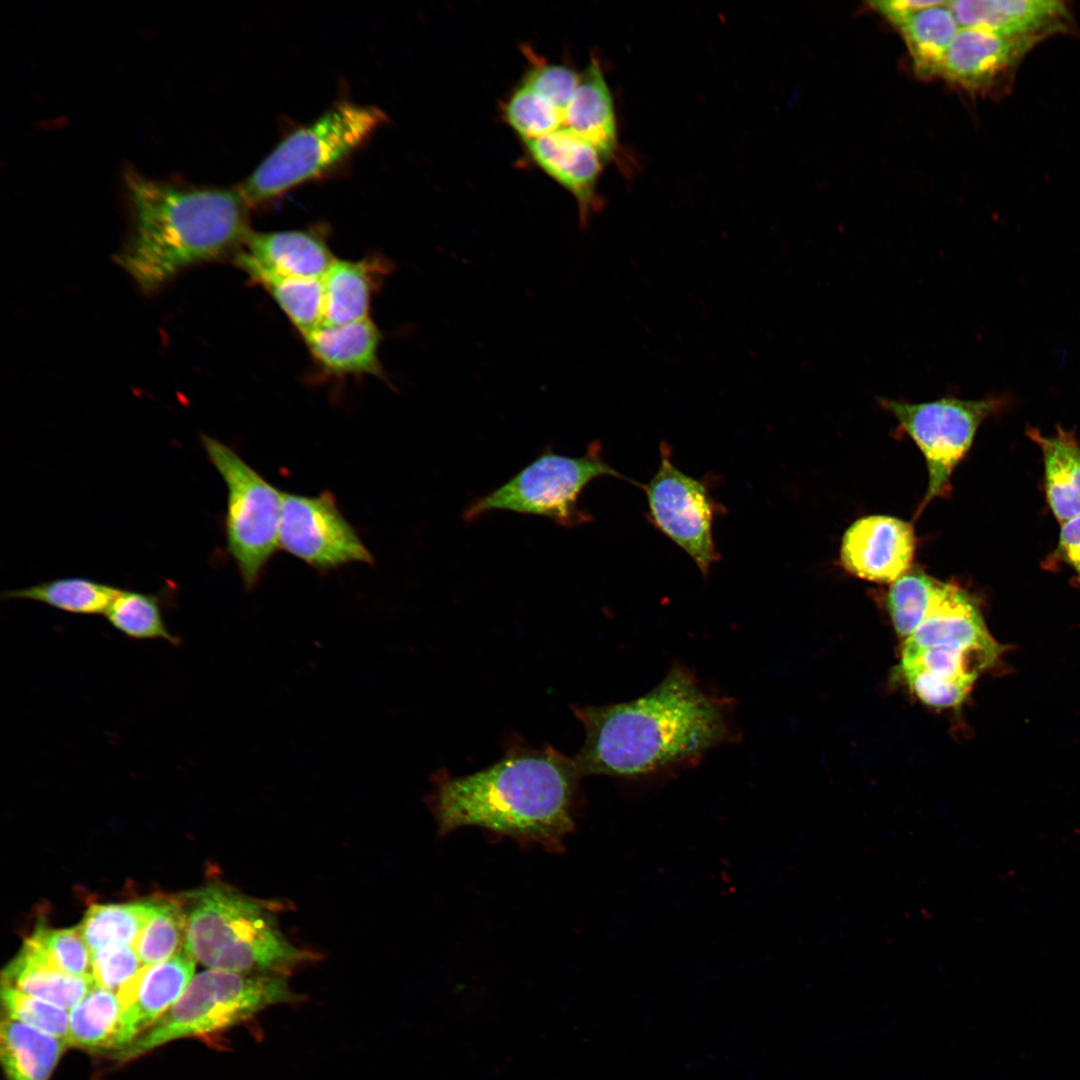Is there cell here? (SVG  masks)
<instances>
[{"instance_id":"cell-11","label":"cell","mask_w":1080,"mask_h":1080,"mask_svg":"<svg viewBox=\"0 0 1080 1080\" xmlns=\"http://www.w3.org/2000/svg\"><path fill=\"white\" fill-rule=\"evenodd\" d=\"M279 548L319 571L374 559L329 491L283 495Z\"/></svg>"},{"instance_id":"cell-21","label":"cell","mask_w":1080,"mask_h":1080,"mask_svg":"<svg viewBox=\"0 0 1080 1080\" xmlns=\"http://www.w3.org/2000/svg\"><path fill=\"white\" fill-rule=\"evenodd\" d=\"M560 128L594 146L605 161L615 156L618 134L613 97L594 57L581 72L580 82L563 111Z\"/></svg>"},{"instance_id":"cell-12","label":"cell","mask_w":1080,"mask_h":1080,"mask_svg":"<svg viewBox=\"0 0 1080 1080\" xmlns=\"http://www.w3.org/2000/svg\"><path fill=\"white\" fill-rule=\"evenodd\" d=\"M916 549L913 526L888 515L854 521L840 544V563L851 575L876 583H892L911 569Z\"/></svg>"},{"instance_id":"cell-15","label":"cell","mask_w":1080,"mask_h":1080,"mask_svg":"<svg viewBox=\"0 0 1080 1080\" xmlns=\"http://www.w3.org/2000/svg\"><path fill=\"white\" fill-rule=\"evenodd\" d=\"M195 965V958L184 948L166 961L143 966L119 988L116 994L122 1006L120 1049L147 1030L181 997L193 978Z\"/></svg>"},{"instance_id":"cell-34","label":"cell","mask_w":1080,"mask_h":1080,"mask_svg":"<svg viewBox=\"0 0 1080 1080\" xmlns=\"http://www.w3.org/2000/svg\"><path fill=\"white\" fill-rule=\"evenodd\" d=\"M563 112L520 82L503 105V118L523 142L559 129Z\"/></svg>"},{"instance_id":"cell-6","label":"cell","mask_w":1080,"mask_h":1080,"mask_svg":"<svg viewBox=\"0 0 1080 1080\" xmlns=\"http://www.w3.org/2000/svg\"><path fill=\"white\" fill-rule=\"evenodd\" d=\"M386 120L376 106L339 102L285 137L237 187L250 207L268 203L343 163Z\"/></svg>"},{"instance_id":"cell-37","label":"cell","mask_w":1080,"mask_h":1080,"mask_svg":"<svg viewBox=\"0 0 1080 1080\" xmlns=\"http://www.w3.org/2000/svg\"><path fill=\"white\" fill-rule=\"evenodd\" d=\"M900 673L910 690L925 704L937 708H949L962 704L973 685L938 676L910 665L899 666Z\"/></svg>"},{"instance_id":"cell-18","label":"cell","mask_w":1080,"mask_h":1080,"mask_svg":"<svg viewBox=\"0 0 1080 1080\" xmlns=\"http://www.w3.org/2000/svg\"><path fill=\"white\" fill-rule=\"evenodd\" d=\"M958 25L1013 38H1037L1062 30L1068 19L1063 2L1055 0L949 1Z\"/></svg>"},{"instance_id":"cell-20","label":"cell","mask_w":1080,"mask_h":1080,"mask_svg":"<svg viewBox=\"0 0 1080 1080\" xmlns=\"http://www.w3.org/2000/svg\"><path fill=\"white\" fill-rule=\"evenodd\" d=\"M392 271L382 255L359 260L335 259L322 278L323 324L342 325L369 318L372 298Z\"/></svg>"},{"instance_id":"cell-10","label":"cell","mask_w":1080,"mask_h":1080,"mask_svg":"<svg viewBox=\"0 0 1080 1080\" xmlns=\"http://www.w3.org/2000/svg\"><path fill=\"white\" fill-rule=\"evenodd\" d=\"M641 488L647 497L648 520L688 554L707 577L711 566L720 559L713 523L723 510L706 484L679 470L671 459V448L662 442L659 467Z\"/></svg>"},{"instance_id":"cell-39","label":"cell","mask_w":1080,"mask_h":1080,"mask_svg":"<svg viewBox=\"0 0 1080 1080\" xmlns=\"http://www.w3.org/2000/svg\"><path fill=\"white\" fill-rule=\"evenodd\" d=\"M1055 552L1080 578V515L1062 524Z\"/></svg>"},{"instance_id":"cell-25","label":"cell","mask_w":1080,"mask_h":1080,"mask_svg":"<svg viewBox=\"0 0 1080 1080\" xmlns=\"http://www.w3.org/2000/svg\"><path fill=\"white\" fill-rule=\"evenodd\" d=\"M898 29L921 78L940 75L946 51L959 31L949 8V1L921 9L909 16Z\"/></svg>"},{"instance_id":"cell-35","label":"cell","mask_w":1080,"mask_h":1080,"mask_svg":"<svg viewBox=\"0 0 1080 1080\" xmlns=\"http://www.w3.org/2000/svg\"><path fill=\"white\" fill-rule=\"evenodd\" d=\"M1 1000L6 1016L68 1044V1010L6 986H1Z\"/></svg>"},{"instance_id":"cell-26","label":"cell","mask_w":1080,"mask_h":1080,"mask_svg":"<svg viewBox=\"0 0 1080 1080\" xmlns=\"http://www.w3.org/2000/svg\"><path fill=\"white\" fill-rule=\"evenodd\" d=\"M122 1006L114 991L95 986L69 1013L68 1045L90 1051L121 1047Z\"/></svg>"},{"instance_id":"cell-33","label":"cell","mask_w":1080,"mask_h":1080,"mask_svg":"<svg viewBox=\"0 0 1080 1080\" xmlns=\"http://www.w3.org/2000/svg\"><path fill=\"white\" fill-rule=\"evenodd\" d=\"M23 947L50 966L73 976L91 975V951L79 928L38 927Z\"/></svg>"},{"instance_id":"cell-22","label":"cell","mask_w":1080,"mask_h":1080,"mask_svg":"<svg viewBox=\"0 0 1080 1080\" xmlns=\"http://www.w3.org/2000/svg\"><path fill=\"white\" fill-rule=\"evenodd\" d=\"M1027 434L1041 448L1048 504L1062 525L1080 515V445L1072 432L1061 427L1053 436L1034 428Z\"/></svg>"},{"instance_id":"cell-31","label":"cell","mask_w":1080,"mask_h":1080,"mask_svg":"<svg viewBox=\"0 0 1080 1080\" xmlns=\"http://www.w3.org/2000/svg\"><path fill=\"white\" fill-rule=\"evenodd\" d=\"M186 916L181 900L157 902L134 948L144 966L166 961L185 948Z\"/></svg>"},{"instance_id":"cell-14","label":"cell","mask_w":1080,"mask_h":1080,"mask_svg":"<svg viewBox=\"0 0 1080 1080\" xmlns=\"http://www.w3.org/2000/svg\"><path fill=\"white\" fill-rule=\"evenodd\" d=\"M233 259L256 284L267 277L322 279L336 258L326 238L310 229L251 231Z\"/></svg>"},{"instance_id":"cell-17","label":"cell","mask_w":1080,"mask_h":1080,"mask_svg":"<svg viewBox=\"0 0 1080 1080\" xmlns=\"http://www.w3.org/2000/svg\"><path fill=\"white\" fill-rule=\"evenodd\" d=\"M1039 40L961 28L946 51L940 75L967 90L987 89Z\"/></svg>"},{"instance_id":"cell-27","label":"cell","mask_w":1080,"mask_h":1080,"mask_svg":"<svg viewBox=\"0 0 1080 1080\" xmlns=\"http://www.w3.org/2000/svg\"><path fill=\"white\" fill-rule=\"evenodd\" d=\"M121 589L84 577H66L5 591L4 599L32 600L83 615L105 614Z\"/></svg>"},{"instance_id":"cell-29","label":"cell","mask_w":1080,"mask_h":1080,"mask_svg":"<svg viewBox=\"0 0 1080 1080\" xmlns=\"http://www.w3.org/2000/svg\"><path fill=\"white\" fill-rule=\"evenodd\" d=\"M105 616L114 629L131 639H161L173 646L181 642L168 630L160 599L154 594L120 590Z\"/></svg>"},{"instance_id":"cell-16","label":"cell","mask_w":1080,"mask_h":1080,"mask_svg":"<svg viewBox=\"0 0 1080 1080\" xmlns=\"http://www.w3.org/2000/svg\"><path fill=\"white\" fill-rule=\"evenodd\" d=\"M523 143L537 166L574 197L586 225L601 206L596 187L605 159L600 152L563 128Z\"/></svg>"},{"instance_id":"cell-24","label":"cell","mask_w":1080,"mask_h":1080,"mask_svg":"<svg viewBox=\"0 0 1080 1080\" xmlns=\"http://www.w3.org/2000/svg\"><path fill=\"white\" fill-rule=\"evenodd\" d=\"M92 975L66 974L22 946L2 971L1 986L51 1002L66 1010L79 1004L96 986Z\"/></svg>"},{"instance_id":"cell-9","label":"cell","mask_w":1080,"mask_h":1080,"mask_svg":"<svg viewBox=\"0 0 1080 1080\" xmlns=\"http://www.w3.org/2000/svg\"><path fill=\"white\" fill-rule=\"evenodd\" d=\"M878 402L926 461L928 486L917 515L933 499L950 494L951 476L969 452L978 428L1007 405L1005 397L995 395L977 400L943 396L920 403L881 397Z\"/></svg>"},{"instance_id":"cell-3","label":"cell","mask_w":1080,"mask_h":1080,"mask_svg":"<svg viewBox=\"0 0 1080 1080\" xmlns=\"http://www.w3.org/2000/svg\"><path fill=\"white\" fill-rule=\"evenodd\" d=\"M580 774L551 747L519 748L475 773L441 782L432 796L440 834L477 826L558 848L572 831Z\"/></svg>"},{"instance_id":"cell-7","label":"cell","mask_w":1080,"mask_h":1080,"mask_svg":"<svg viewBox=\"0 0 1080 1080\" xmlns=\"http://www.w3.org/2000/svg\"><path fill=\"white\" fill-rule=\"evenodd\" d=\"M603 476L642 486L621 475L603 459L599 441L591 442L579 457L556 454L549 449L500 487L475 498L465 508L463 518L470 522L492 511H510L575 527L592 519L579 507L582 491Z\"/></svg>"},{"instance_id":"cell-32","label":"cell","mask_w":1080,"mask_h":1080,"mask_svg":"<svg viewBox=\"0 0 1080 1080\" xmlns=\"http://www.w3.org/2000/svg\"><path fill=\"white\" fill-rule=\"evenodd\" d=\"M939 580L911 567L891 583L887 608L896 632L908 638L926 618Z\"/></svg>"},{"instance_id":"cell-30","label":"cell","mask_w":1080,"mask_h":1080,"mask_svg":"<svg viewBox=\"0 0 1080 1080\" xmlns=\"http://www.w3.org/2000/svg\"><path fill=\"white\" fill-rule=\"evenodd\" d=\"M256 284L271 295L303 337L323 324L322 279L267 277Z\"/></svg>"},{"instance_id":"cell-5","label":"cell","mask_w":1080,"mask_h":1080,"mask_svg":"<svg viewBox=\"0 0 1080 1080\" xmlns=\"http://www.w3.org/2000/svg\"><path fill=\"white\" fill-rule=\"evenodd\" d=\"M295 1000L285 975L209 969L195 975L154 1024L112 1055L127 1062L167 1042L222 1032L270 1006Z\"/></svg>"},{"instance_id":"cell-19","label":"cell","mask_w":1080,"mask_h":1080,"mask_svg":"<svg viewBox=\"0 0 1080 1080\" xmlns=\"http://www.w3.org/2000/svg\"><path fill=\"white\" fill-rule=\"evenodd\" d=\"M304 340L314 364L326 377L385 378L379 359L382 333L370 318L342 325L322 324Z\"/></svg>"},{"instance_id":"cell-36","label":"cell","mask_w":1080,"mask_h":1080,"mask_svg":"<svg viewBox=\"0 0 1080 1080\" xmlns=\"http://www.w3.org/2000/svg\"><path fill=\"white\" fill-rule=\"evenodd\" d=\"M529 59L530 67L521 82L563 112L580 82L581 73L567 65L539 59L534 54L529 55Z\"/></svg>"},{"instance_id":"cell-13","label":"cell","mask_w":1080,"mask_h":1080,"mask_svg":"<svg viewBox=\"0 0 1080 1080\" xmlns=\"http://www.w3.org/2000/svg\"><path fill=\"white\" fill-rule=\"evenodd\" d=\"M1004 647L990 634L976 599L957 584L939 582L928 614L904 640L901 661L924 650H991Z\"/></svg>"},{"instance_id":"cell-4","label":"cell","mask_w":1080,"mask_h":1080,"mask_svg":"<svg viewBox=\"0 0 1080 1080\" xmlns=\"http://www.w3.org/2000/svg\"><path fill=\"white\" fill-rule=\"evenodd\" d=\"M186 950L210 969L285 975L315 960L282 932L274 904L212 883L181 900Z\"/></svg>"},{"instance_id":"cell-28","label":"cell","mask_w":1080,"mask_h":1080,"mask_svg":"<svg viewBox=\"0 0 1080 1080\" xmlns=\"http://www.w3.org/2000/svg\"><path fill=\"white\" fill-rule=\"evenodd\" d=\"M156 907L157 902L92 905L78 928L91 952L134 945Z\"/></svg>"},{"instance_id":"cell-23","label":"cell","mask_w":1080,"mask_h":1080,"mask_svg":"<svg viewBox=\"0 0 1080 1080\" xmlns=\"http://www.w3.org/2000/svg\"><path fill=\"white\" fill-rule=\"evenodd\" d=\"M68 1044L25 1023L4 1016L0 1058L7 1080H49Z\"/></svg>"},{"instance_id":"cell-8","label":"cell","mask_w":1080,"mask_h":1080,"mask_svg":"<svg viewBox=\"0 0 1080 1080\" xmlns=\"http://www.w3.org/2000/svg\"><path fill=\"white\" fill-rule=\"evenodd\" d=\"M201 443L227 488V550L236 563L244 587L252 590L279 548L284 492L226 444L208 435H201Z\"/></svg>"},{"instance_id":"cell-38","label":"cell","mask_w":1080,"mask_h":1080,"mask_svg":"<svg viewBox=\"0 0 1080 1080\" xmlns=\"http://www.w3.org/2000/svg\"><path fill=\"white\" fill-rule=\"evenodd\" d=\"M143 966L133 945L109 946L91 952V975L97 986L107 990L118 991Z\"/></svg>"},{"instance_id":"cell-1","label":"cell","mask_w":1080,"mask_h":1080,"mask_svg":"<svg viewBox=\"0 0 1080 1080\" xmlns=\"http://www.w3.org/2000/svg\"><path fill=\"white\" fill-rule=\"evenodd\" d=\"M585 739L573 758L580 776L639 777L684 767L735 734L732 703L675 664L628 702L575 707Z\"/></svg>"},{"instance_id":"cell-2","label":"cell","mask_w":1080,"mask_h":1080,"mask_svg":"<svg viewBox=\"0 0 1080 1080\" xmlns=\"http://www.w3.org/2000/svg\"><path fill=\"white\" fill-rule=\"evenodd\" d=\"M134 231L118 264L145 292L182 269L233 256L251 229L250 206L238 187H197L127 175Z\"/></svg>"},{"instance_id":"cell-40","label":"cell","mask_w":1080,"mask_h":1080,"mask_svg":"<svg viewBox=\"0 0 1080 1080\" xmlns=\"http://www.w3.org/2000/svg\"><path fill=\"white\" fill-rule=\"evenodd\" d=\"M941 1L923 0H888L871 3L873 9L884 16L897 28L915 12L939 4Z\"/></svg>"}]
</instances>
